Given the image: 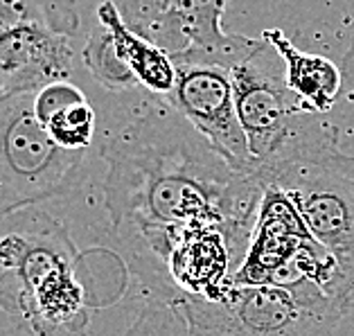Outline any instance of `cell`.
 I'll return each instance as SVG.
<instances>
[{
	"label": "cell",
	"mask_w": 354,
	"mask_h": 336,
	"mask_svg": "<svg viewBox=\"0 0 354 336\" xmlns=\"http://www.w3.org/2000/svg\"><path fill=\"white\" fill-rule=\"evenodd\" d=\"M122 336H192V334H189L183 316L169 303L158 300V303L145 305Z\"/></svg>",
	"instance_id": "cell-16"
},
{
	"label": "cell",
	"mask_w": 354,
	"mask_h": 336,
	"mask_svg": "<svg viewBox=\"0 0 354 336\" xmlns=\"http://www.w3.org/2000/svg\"><path fill=\"white\" fill-rule=\"evenodd\" d=\"M73 73L71 34L30 25L0 37V95L39 93Z\"/></svg>",
	"instance_id": "cell-11"
},
{
	"label": "cell",
	"mask_w": 354,
	"mask_h": 336,
	"mask_svg": "<svg viewBox=\"0 0 354 336\" xmlns=\"http://www.w3.org/2000/svg\"><path fill=\"white\" fill-rule=\"evenodd\" d=\"M232 91L248 149L260 165L289 140L293 127L307 113L284 82V64L271 46L232 73Z\"/></svg>",
	"instance_id": "cell-8"
},
{
	"label": "cell",
	"mask_w": 354,
	"mask_h": 336,
	"mask_svg": "<svg viewBox=\"0 0 354 336\" xmlns=\"http://www.w3.org/2000/svg\"><path fill=\"white\" fill-rule=\"evenodd\" d=\"M296 205L312 237L354 289V156L339 147V131L318 115H302L289 140L255 171Z\"/></svg>",
	"instance_id": "cell-3"
},
{
	"label": "cell",
	"mask_w": 354,
	"mask_h": 336,
	"mask_svg": "<svg viewBox=\"0 0 354 336\" xmlns=\"http://www.w3.org/2000/svg\"><path fill=\"white\" fill-rule=\"evenodd\" d=\"M82 57L88 73L104 88L120 93V91H131L138 86L136 77L118 55L113 37H111V32L102 23H95V28L91 30Z\"/></svg>",
	"instance_id": "cell-15"
},
{
	"label": "cell",
	"mask_w": 354,
	"mask_h": 336,
	"mask_svg": "<svg viewBox=\"0 0 354 336\" xmlns=\"http://www.w3.org/2000/svg\"><path fill=\"white\" fill-rule=\"evenodd\" d=\"M341 73H343V84L348 86V91L354 95V37H352L350 48L345 50V55H343Z\"/></svg>",
	"instance_id": "cell-17"
},
{
	"label": "cell",
	"mask_w": 354,
	"mask_h": 336,
	"mask_svg": "<svg viewBox=\"0 0 354 336\" xmlns=\"http://www.w3.org/2000/svg\"><path fill=\"white\" fill-rule=\"evenodd\" d=\"M318 246L321 244L312 237L296 205L280 189L264 187L253 237L244 262L232 275L230 287L284 284L291 266Z\"/></svg>",
	"instance_id": "cell-10"
},
{
	"label": "cell",
	"mask_w": 354,
	"mask_h": 336,
	"mask_svg": "<svg viewBox=\"0 0 354 336\" xmlns=\"http://www.w3.org/2000/svg\"><path fill=\"white\" fill-rule=\"evenodd\" d=\"M262 39L278 53L284 64V82L296 95L300 109L307 115H321L332 111L343 88L341 68L327 57L302 53L284 37L282 30H264Z\"/></svg>",
	"instance_id": "cell-12"
},
{
	"label": "cell",
	"mask_w": 354,
	"mask_h": 336,
	"mask_svg": "<svg viewBox=\"0 0 354 336\" xmlns=\"http://www.w3.org/2000/svg\"><path fill=\"white\" fill-rule=\"evenodd\" d=\"M111 232L156 266L169 232L217 226L241 266L260 212L257 176L232 169L167 102H151L102 147Z\"/></svg>",
	"instance_id": "cell-1"
},
{
	"label": "cell",
	"mask_w": 354,
	"mask_h": 336,
	"mask_svg": "<svg viewBox=\"0 0 354 336\" xmlns=\"http://www.w3.org/2000/svg\"><path fill=\"white\" fill-rule=\"evenodd\" d=\"M352 303L305 278L230 287L221 300H169L192 336H336Z\"/></svg>",
	"instance_id": "cell-4"
},
{
	"label": "cell",
	"mask_w": 354,
	"mask_h": 336,
	"mask_svg": "<svg viewBox=\"0 0 354 336\" xmlns=\"http://www.w3.org/2000/svg\"><path fill=\"white\" fill-rule=\"evenodd\" d=\"M118 10L129 30L169 55L174 66H217L235 73L269 46L264 39L223 32L226 3L221 0H124L118 3Z\"/></svg>",
	"instance_id": "cell-6"
},
{
	"label": "cell",
	"mask_w": 354,
	"mask_h": 336,
	"mask_svg": "<svg viewBox=\"0 0 354 336\" xmlns=\"http://www.w3.org/2000/svg\"><path fill=\"white\" fill-rule=\"evenodd\" d=\"M156 269L165 275V303L178 296L221 300L228 294L235 262L226 235L217 226H187L169 232L160 248Z\"/></svg>",
	"instance_id": "cell-9"
},
{
	"label": "cell",
	"mask_w": 354,
	"mask_h": 336,
	"mask_svg": "<svg viewBox=\"0 0 354 336\" xmlns=\"http://www.w3.org/2000/svg\"><path fill=\"white\" fill-rule=\"evenodd\" d=\"M82 255L62 221L23 210L0 223V309L37 336H84L91 303Z\"/></svg>",
	"instance_id": "cell-2"
},
{
	"label": "cell",
	"mask_w": 354,
	"mask_h": 336,
	"mask_svg": "<svg viewBox=\"0 0 354 336\" xmlns=\"http://www.w3.org/2000/svg\"><path fill=\"white\" fill-rule=\"evenodd\" d=\"M34 95H0V223L71 189L86 153L64 151L34 113Z\"/></svg>",
	"instance_id": "cell-5"
},
{
	"label": "cell",
	"mask_w": 354,
	"mask_h": 336,
	"mask_svg": "<svg viewBox=\"0 0 354 336\" xmlns=\"http://www.w3.org/2000/svg\"><path fill=\"white\" fill-rule=\"evenodd\" d=\"M165 102L208 140L232 169L255 176L257 162L248 149L237 115L230 71L217 66L178 64L176 84Z\"/></svg>",
	"instance_id": "cell-7"
},
{
	"label": "cell",
	"mask_w": 354,
	"mask_h": 336,
	"mask_svg": "<svg viewBox=\"0 0 354 336\" xmlns=\"http://www.w3.org/2000/svg\"><path fill=\"white\" fill-rule=\"evenodd\" d=\"M97 23L111 32L118 55L136 77L138 86L167 97L176 84V66L171 57L129 30L120 16L118 3H102L97 7Z\"/></svg>",
	"instance_id": "cell-14"
},
{
	"label": "cell",
	"mask_w": 354,
	"mask_h": 336,
	"mask_svg": "<svg viewBox=\"0 0 354 336\" xmlns=\"http://www.w3.org/2000/svg\"><path fill=\"white\" fill-rule=\"evenodd\" d=\"M34 113L57 147L86 153L93 144L97 113L84 91L68 82H55L34 95Z\"/></svg>",
	"instance_id": "cell-13"
}]
</instances>
